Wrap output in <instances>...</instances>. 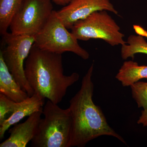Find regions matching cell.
<instances>
[{
	"instance_id": "7",
	"label": "cell",
	"mask_w": 147,
	"mask_h": 147,
	"mask_svg": "<svg viewBox=\"0 0 147 147\" xmlns=\"http://www.w3.org/2000/svg\"><path fill=\"white\" fill-rule=\"evenodd\" d=\"M53 9L51 0H23L11 22V33L36 35L45 26Z\"/></svg>"
},
{
	"instance_id": "18",
	"label": "cell",
	"mask_w": 147,
	"mask_h": 147,
	"mask_svg": "<svg viewBox=\"0 0 147 147\" xmlns=\"http://www.w3.org/2000/svg\"><path fill=\"white\" fill-rule=\"evenodd\" d=\"M134 28L135 30V32L137 33L139 35L147 37V32L144 30L142 28L139 26H134Z\"/></svg>"
},
{
	"instance_id": "4",
	"label": "cell",
	"mask_w": 147,
	"mask_h": 147,
	"mask_svg": "<svg viewBox=\"0 0 147 147\" xmlns=\"http://www.w3.org/2000/svg\"><path fill=\"white\" fill-rule=\"evenodd\" d=\"M58 16L53 10L45 26L35 35L34 44L41 50L61 54L71 52L84 60L90 57L88 51L82 48L78 40L68 31Z\"/></svg>"
},
{
	"instance_id": "10",
	"label": "cell",
	"mask_w": 147,
	"mask_h": 147,
	"mask_svg": "<svg viewBox=\"0 0 147 147\" xmlns=\"http://www.w3.org/2000/svg\"><path fill=\"white\" fill-rule=\"evenodd\" d=\"M45 98L34 93L31 96L18 102L17 107L9 117L0 124V139H3L7 130L10 126L16 124L25 117L43 110Z\"/></svg>"
},
{
	"instance_id": "5",
	"label": "cell",
	"mask_w": 147,
	"mask_h": 147,
	"mask_svg": "<svg viewBox=\"0 0 147 147\" xmlns=\"http://www.w3.org/2000/svg\"><path fill=\"white\" fill-rule=\"evenodd\" d=\"M70 29L78 40L100 39L112 46L127 43L124 40V34L121 32L120 28L107 11L94 12L85 19L77 21Z\"/></svg>"
},
{
	"instance_id": "11",
	"label": "cell",
	"mask_w": 147,
	"mask_h": 147,
	"mask_svg": "<svg viewBox=\"0 0 147 147\" xmlns=\"http://www.w3.org/2000/svg\"><path fill=\"white\" fill-rule=\"evenodd\" d=\"M0 94L16 102L26 99L29 96L16 82L9 70L0 52Z\"/></svg>"
},
{
	"instance_id": "16",
	"label": "cell",
	"mask_w": 147,
	"mask_h": 147,
	"mask_svg": "<svg viewBox=\"0 0 147 147\" xmlns=\"http://www.w3.org/2000/svg\"><path fill=\"white\" fill-rule=\"evenodd\" d=\"M18 102L0 94V124L6 119L7 114H11L13 113L17 107Z\"/></svg>"
},
{
	"instance_id": "3",
	"label": "cell",
	"mask_w": 147,
	"mask_h": 147,
	"mask_svg": "<svg viewBox=\"0 0 147 147\" xmlns=\"http://www.w3.org/2000/svg\"><path fill=\"white\" fill-rule=\"evenodd\" d=\"M36 134L31 141L33 147H69L72 126L69 109H62L47 100L42 110Z\"/></svg>"
},
{
	"instance_id": "6",
	"label": "cell",
	"mask_w": 147,
	"mask_h": 147,
	"mask_svg": "<svg viewBox=\"0 0 147 147\" xmlns=\"http://www.w3.org/2000/svg\"><path fill=\"white\" fill-rule=\"evenodd\" d=\"M6 47L1 50L4 61L16 82L29 96L34 93L25 74V63L35 43L34 35H15L7 32L2 35Z\"/></svg>"
},
{
	"instance_id": "1",
	"label": "cell",
	"mask_w": 147,
	"mask_h": 147,
	"mask_svg": "<svg viewBox=\"0 0 147 147\" xmlns=\"http://www.w3.org/2000/svg\"><path fill=\"white\" fill-rule=\"evenodd\" d=\"M92 63L82 79L79 91L69 101L72 126L69 147H84L90 141L102 136L115 137L126 144L122 137L108 124L100 107L93 100L94 86Z\"/></svg>"
},
{
	"instance_id": "17",
	"label": "cell",
	"mask_w": 147,
	"mask_h": 147,
	"mask_svg": "<svg viewBox=\"0 0 147 147\" xmlns=\"http://www.w3.org/2000/svg\"><path fill=\"white\" fill-rule=\"evenodd\" d=\"M138 124H142L144 127H147V109L142 111V115L137 121Z\"/></svg>"
},
{
	"instance_id": "13",
	"label": "cell",
	"mask_w": 147,
	"mask_h": 147,
	"mask_svg": "<svg viewBox=\"0 0 147 147\" xmlns=\"http://www.w3.org/2000/svg\"><path fill=\"white\" fill-rule=\"evenodd\" d=\"M23 0H0V33L7 32L11 22Z\"/></svg>"
},
{
	"instance_id": "12",
	"label": "cell",
	"mask_w": 147,
	"mask_h": 147,
	"mask_svg": "<svg viewBox=\"0 0 147 147\" xmlns=\"http://www.w3.org/2000/svg\"><path fill=\"white\" fill-rule=\"evenodd\" d=\"M123 86L130 87L143 79H147V66L139 65L133 61H125L115 76Z\"/></svg>"
},
{
	"instance_id": "8",
	"label": "cell",
	"mask_w": 147,
	"mask_h": 147,
	"mask_svg": "<svg viewBox=\"0 0 147 147\" xmlns=\"http://www.w3.org/2000/svg\"><path fill=\"white\" fill-rule=\"evenodd\" d=\"M102 10L117 15L118 13L109 0H72L57 11L66 28L70 29L77 21L85 19L95 11Z\"/></svg>"
},
{
	"instance_id": "2",
	"label": "cell",
	"mask_w": 147,
	"mask_h": 147,
	"mask_svg": "<svg viewBox=\"0 0 147 147\" xmlns=\"http://www.w3.org/2000/svg\"><path fill=\"white\" fill-rule=\"evenodd\" d=\"M24 70L34 93L57 104L80 77L76 72L64 75L61 54L41 50L34 43L25 61Z\"/></svg>"
},
{
	"instance_id": "19",
	"label": "cell",
	"mask_w": 147,
	"mask_h": 147,
	"mask_svg": "<svg viewBox=\"0 0 147 147\" xmlns=\"http://www.w3.org/2000/svg\"><path fill=\"white\" fill-rule=\"evenodd\" d=\"M72 0H53L56 4L61 6H65L68 4Z\"/></svg>"
},
{
	"instance_id": "15",
	"label": "cell",
	"mask_w": 147,
	"mask_h": 147,
	"mask_svg": "<svg viewBox=\"0 0 147 147\" xmlns=\"http://www.w3.org/2000/svg\"><path fill=\"white\" fill-rule=\"evenodd\" d=\"M133 99L138 108L147 109V82H136L130 86Z\"/></svg>"
},
{
	"instance_id": "9",
	"label": "cell",
	"mask_w": 147,
	"mask_h": 147,
	"mask_svg": "<svg viewBox=\"0 0 147 147\" xmlns=\"http://www.w3.org/2000/svg\"><path fill=\"white\" fill-rule=\"evenodd\" d=\"M42 110L33 113L23 123L10 129V136L0 144V147H26L36 134Z\"/></svg>"
},
{
	"instance_id": "14",
	"label": "cell",
	"mask_w": 147,
	"mask_h": 147,
	"mask_svg": "<svg viewBox=\"0 0 147 147\" xmlns=\"http://www.w3.org/2000/svg\"><path fill=\"white\" fill-rule=\"evenodd\" d=\"M126 44L121 45V56L123 59L129 58L134 59L138 53L147 55V42L142 36L131 35L128 37Z\"/></svg>"
}]
</instances>
